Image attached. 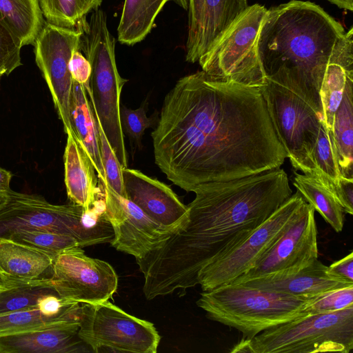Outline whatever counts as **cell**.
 <instances>
[{"mask_svg":"<svg viewBox=\"0 0 353 353\" xmlns=\"http://www.w3.org/2000/svg\"><path fill=\"white\" fill-rule=\"evenodd\" d=\"M152 138L156 164L187 192L280 168L287 158L260 88L203 71L166 94Z\"/></svg>","mask_w":353,"mask_h":353,"instance_id":"1","label":"cell"},{"mask_svg":"<svg viewBox=\"0 0 353 353\" xmlns=\"http://www.w3.org/2000/svg\"><path fill=\"white\" fill-rule=\"evenodd\" d=\"M192 192L187 221L136 259L148 300L198 285L206 265L241 244L292 194L281 168L201 183Z\"/></svg>","mask_w":353,"mask_h":353,"instance_id":"2","label":"cell"},{"mask_svg":"<svg viewBox=\"0 0 353 353\" xmlns=\"http://www.w3.org/2000/svg\"><path fill=\"white\" fill-rule=\"evenodd\" d=\"M343 26L319 6L292 0L267 10L256 42L266 77L288 79L323 117L320 90Z\"/></svg>","mask_w":353,"mask_h":353,"instance_id":"3","label":"cell"},{"mask_svg":"<svg viewBox=\"0 0 353 353\" xmlns=\"http://www.w3.org/2000/svg\"><path fill=\"white\" fill-rule=\"evenodd\" d=\"M20 230L54 232L73 237L81 248L111 243L114 230L103 197L86 209L72 203L54 205L41 195L8 192L0 206V236Z\"/></svg>","mask_w":353,"mask_h":353,"instance_id":"4","label":"cell"},{"mask_svg":"<svg viewBox=\"0 0 353 353\" xmlns=\"http://www.w3.org/2000/svg\"><path fill=\"white\" fill-rule=\"evenodd\" d=\"M315 298L229 283L203 292L196 305L210 320L235 328L243 338L251 339L265 330L309 315L305 307Z\"/></svg>","mask_w":353,"mask_h":353,"instance_id":"5","label":"cell"},{"mask_svg":"<svg viewBox=\"0 0 353 353\" xmlns=\"http://www.w3.org/2000/svg\"><path fill=\"white\" fill-rule=\"evenodd\" d=\"M81 50L91 66L89 82L84 85L90 105L121 166L128 168L119 117L121 93L128 80L117 70L115 40L109 31L106 14L101 8L92 12L83 30Z\"/></svg>","mask_w":353,"mask_h":353,"instance_id":"6","label":"cell"},{"mask_svg":"<svg viewBox=\"0 0 353 353\" xmlns=\"http://www.w3.org/2000/svg\"><path fill=\"white\" fill-rule=\"evenodd\" d=\"M353 349V304L333 312L309 314L243 338L230 352L349 353Z\"/></svg>","mask_w":353,"mask_h":353,"instance_id":"7","label":"cell"},{"mask_svg":"<svg viewBox=\"0 0 353 353\" xmlns=\"http://www.w3.org/2000/svg\"><path fill=\"white\" fill-rule=\"evenodd\" d=\"M265 80L260 89L286 157L295 170L315 175L312 152L323 117L288 79Z\"/></svg>","mask_w":353,"mask_h":353,"instance_id":"8","label":"cell"},{"mask_svg":"<svg viewBox=\"0 0 353 353\" xmlns=\"http://www.w3.org/2000/svg\"><path fill=\"white\" fill-rule=\"evenodd\" d=\"M266 12L261 5L249 6L198 62L202 71L215 79L262 87L266 80L256 42Z\"/></svg>","mask_w":353,"mask_h":353,"instance_id":"9","label":"cell"},{"mask_svg":"<svg viewBox=\"0 0 353 353\" xmlns=\"http://www.w3.org/2000/svg\"><path fill=\"white\" fill-rule=\"evenodd\" d=\"M78 335L94 352L156 353L161 339L152 323L109 301L81 304Z\"/></svg>","mask_w":353,"mask_h":353,"instance_id":"10","label":"cell"},{"mask_svg":"<svg viewBox=\"0 0 353 353\" xmlns=\"http://www.w3.org/2000/svg\"><path fill=\"white\" fill-rule=\"evenodd\" d=\"M305 202L296 191L241 244L206 265L198 275L203 292L229 284L245 273L281 236Z\"/></svg>","mask_w":353,"mask_h":353,"instance_id":"11","label":"cell"},{"mask_svg":"<svg viewBox=\"0 0 353 353\" xmlns=\"http://www.w3.org/2000/svg\"><path fill=\"white\" fill-rule=\"evenodd\" d=\"M82 34L79 29L46 21L33 44L36 63L48 85L65 134L73 132L70 118L73 79L69 63L73 52L80 50Z\"/></svg>","mask_w":353,"mask_h":353,"instance_id":"12","label":"cell"},{"mask_svg":"<svg viewBox=\"0 0 353 353\" xmlns=\"http://www.w3.org/2000/svg\"><path fill=\"white\" fill-rule=\"evenodd\" d=\"M51 278L61 298L80 304L108 301L118 287L114 268L106 261L88 256L79 246L55 256Z\"/></svg>","mask_w":353,"mask_h":353,"instance_id":"13","label":"cell"},{"mask_svg":"<svg viewBox=\"0 0 353 353\" xmlns=\"http://www.w3.org/2000/svg\"><path fill=\"white\" fill-rule=\"evenodd\" d=\"M314 208L305 202L284 232L248 270L230 283L272 274H288L318 259L317 230Z\"/></svg>","mask_w":353,"mask_h":353,"instance_id":"14","label":"cell"},{"mask_svg":"<svg viewBox=\"0 0 353 353\" xmlns=\"http://www.w3.org/2000/svg\"><path fill=\"white\" fill-rule=\"evenodd\" d=\"M248 6V0H188L185 60L199 62Z\"/></svg>","mask_w":353,"mask_h":353,"instance_id":"15","label":"cell"},{"mask_svg":"<svg viewBox=\"0 0 353 353\" xmlns=\"http://www.w3.org/2000/svg\"><path fill=\"white\" fill-rule=\"evenodd\" d=\"M122 175L127 199L153 221L173 231L187 221V205L169 186L134 169L123 168Z\"/></svg>","mask_w":353,"mask_h":353,"instance_id":"16","label":"cell"},{"mask_svg":"<svg viewBox=\"0 0 353 353\" xmlns=\"http://www.w3.org/2000/svg\"><path fill=\"white\" fill-rule=\"evenodd\" d=\"M121 218L112 225L110 244L117 250L140 259L157 248L174 231L153 221L137 205L120 196Z\"/></svg>","mask_w":353,"mask_h":353,"instance_id":"17","label":"cell"},{"mask_svg":"<svg viewBox=\"0 0 353 353\" xmlns=\"http://www.w3.org/2000/svg\"><path fill=\"white\" fill-rule=\"evenodd\" d=\"M235 283L306 299L315 298L332 290L353 285V283L331 274L328 270V266L318 259L294 273L268 275Z\"/></svg>","mask_w":353,"mask_h":353,"instance_id":"18","label":"cell"},{"mask_svg":"<svg viewBox=\"0 0 353 353\" xmlns=\"http://www.w3.org/2000/svg\"><path fill=\"white\" fill-rule=\"evenodd\" d=\"M80 321L57 327L0 336V353L85 352L78 335Z\"/></svg>","mask_w":353,"mask_h":353,"instance_id":"19","label":"cell"},{"mask_svg":"<svg viewBox=\"0 0 353 353\" xmlns=\"http://www.w3.org/2000/svg\"><path fill=\"white\" fill-rule=\"evenodd\" d=\"M54 257L43 250L0 236V278L6 283L51 277Z\"/></svg>","mask_w":353,"mask_h":353,"instance_id":"20","label":"cell"},{"mask_svg":"<svg viewBox=\"0 0 353 353\" xmlns=\"http://www.w3.org/2000/svg\"><path fill=\"white\" fill-rule=\"evenodd\" d=\"M63 155L65 184L71 203L89 209L101 196L95 169L81 142L68 132Z\"/></svg>","mask_w":353,"mask_h":353,"instance_id":"21","label":"cell"},{"mask_svg":"<svg viewBox=\"0 0 353 353\" xmlns=\"http://www.w3.org/2000/svg\"><path fill=\"white\" fill-rule=\"evenodd\" d=\"M350 78H353L352 27L336 41L320 90L324 121L332 131L335 112L342 99L346 83Z\"/></svg>","mask_w":353,"mask_h":353,"instance_id":"22","label":"cell"},{"mask_svg":"<svg viewBox=\"0 0 353 353\" xmlns=\"http://www.w3.org/2000/svg\"><path fill=\"white\" fill-rule=\"evenodd\" d=\"M73 132L81 142L103 185L105 173L101 159L99 134L94 113L84 85L73 80L70 108Z\"/></svg>","mask_w":353,"mask_h":353,"instance_id":"23","label":"cell"},{"mask_svg":"<svg viewBox=\"0 0 353 353\" xmlns=\"http://www.w3.org/2000/svg\"><path fill=\"white\" fill-rule=\"evenodd\" d=\"M293 184L305 201L336 232L342 231L345 212L331 187L314 174L294 172Z\"/></svg>","mask_w":353,"mask_h":353,"instance_id":"24","label":"cell"},{"mask_svg":"<svg viewBox=\"0 0 353 353\" xmlns=\"http://www.w3.org/2000/svg\"><path fill=\"white\" fill-rule=\"evenodd\" d=\"M168 1L171 0H125L117 28L119 41L133 46L143 41Z\"/></svg>","mask_w":353,"mask_h":353,"instance_id":"25","label":"cell"},{"mask_svg":"<svg viewBox=\"0 0 353 353\" xmlns=\"http://www.w3.org/2000/svg\"><path fill=\"white\" fill-rule=\"evenodd\" d=\"M0 21L23 46L34 44L46 23L38 0H0Z\"/></svg>","mask_w":353,"mask_h":353,"instance_id":"26","label":"cell"},{"mask_svg":"<svg viewBox=\"0 0 353 353\" xmlns=\"http://www.w3.org/2000/svg\"><path fill=\"white\" fill-rule=\"evenodd\" d=\"M353 78L347 80L335 112L332 133L341 176L353 179Z\"/></svg>","mask_w":353,"mask_h":353,"instance_id":"27","label":"cell"},{"mask_svg":"<svg viewBox=\"0 0 353 353\" xmlns=\"http://www.w3.org/2000/svg\"><path fill=\"white\" fill-rule=\"evenodd\" d=\"M80 312L48 316L39 308H32L0 313V336L46 329L80 321Z\"/></svg>","mask_w":353,"mask_h":353,"instance_id":"28","label":"cell"},{"mask_svg":"<svg viewBox=\"0 0 353 353\" xmlns=\"http://www.w3.org/2000/svg\"><path fill=\"white\" fill-rule=\"evenodd\" d=\"M46 22L83 30L86 17L100 8L103 0H38Z\"/></svg>","mask_w":353,"mask_h":353,"instance_id":"29","label":"cell"},{"mask_svg":"<svg viewBox=\"0 0 353 353\" xmlns=\"http://www.w3.org/2000/svg\"><path fill=\"white\" fill-rule=\"evenodd\" d=\"M49 294L59 295L51 277L28 281L0 294V313L38 308Z\"/></svg>","mask_w":353,"mask_h":353,"instance_id":"30","label":"cell"},{"mask_svg":"<svg viewBox=\"0 0 353 353\" xmlns=\"http://www.w3.org/2000/svg\"><path fill=\"white\" fill-rule=\"evenodd\" d=\"M316 176L329 185L332 190L342 176L332 131L324 120L321 122L316 142L312 152Z\"/></svg>","mask_w":353,"mask_h":353,"instance_id":"31","label":"cell"},{"mask_svg":"<svg viewBox=\"0 0 353 353\" xmlns=\"http://www.w3.org/2000/svg\"><path fill=\"white\" fill-rule=\"evenodd\" d=\"M1 236L24 243L54 256L65 250L80 247L73 237L48 230H20Z\"/></svg>","mask_w":353,"mask_h":353,"instance_id":"32","label":"cell"},{"mask_svg":"<svg viewBox=\"0 0 353 353\" xmlns=\"http://www.w3.org/2000/svg\"><path fill=\"white\" fill-rule=\"evenodd\" d=\"M92 110L99 130L101 159L105 173V183L102 188L110 189L117 194L127 198L123 181V167L103 132L96 112L93 109Z\"/></svg>","mask_w":353,"mask_h":353,"instance_id":"33","label":"cell"},{"mask_svg":"<svg viewBox=\"0 0 353 353\" xmlns=\"http://www.w3.org/2000/svg\"><path fill=\"white\" fill-rule=\"evenodd\" d=\"M21 41L0 21V80L22 65Z\"/></svg>","mask_w":353,"mask_h":353,"instance_id":"34","label":"cell"},{"mask_svg":"<svg viewBox=\"0 0 353 353\" xmlns=\"http://www.w3.org/2000/svg\"><path fill=\"white\" fill-rule=\"evenodd\" d=\"M353 304V285L325 292L316 296L305 307L307 314L329 313Z\"/></svg>","mask_w":353,"mask_h":353,"instance_id":"35","label":"cell"},{"mask_svg":"<svg viewBox=\"0 0 353 353\" xmlns=\"http://www.w3.org/2000/svg\"><path fill=\"white\" fill-rule=\"evenodd\" d=\"M119 117L123 133L137 143L141 141L145 130L154 124L153 119L147 117L144 106L132 110L120 105Z\"/></svg>","mask_w":353,"mask_h":353,"instance_id":"36","label":"cell"},{"mask_svg":"<svg viewBox=\"0 0 353 353\" xmlns=\"http://www.w3.org/2000/svg\"><path fill=\"white\" fill-rule=\"evenodd\" d=\"M69 70L74 81L83 85L89 82L91 66L79 49L73 52L69 63Z\"/></svg>","mask_w":353,"mask_h":353,"instance_id":"37","label":"cell"},{"mask_svg":"<svg viewBox=\"0 0 353 353\" xmlns=\"http://www.w3.org/2000/svg\"><path fill=\"white\" fill-rule=\"evenodd\" d=\"M339 202L345 213L353 214V179L341 176L332 186Z\"/></svg>","mask_w":353,"mask_h":353,"instance_id":"38","label":"cell"},{"mask_svg":"<svg viewBox=\"0 0 353 353\" xmlns=\"http://www.w3.org/2000/svg\"><path fill=\"white\" fill-rule=\"evenodd\" d=\"M328 270L335 276L353 283V252L332 263Z\"/></svg>","mask_w":353,"mask_h":353,"instance_id":"39","label":"cell"},{"mask_svg":"<svg viewBox=\"0 0 353 353\" xmlns=\"http://www.w3.org/2000/svg\"><path fill=\"white\" fill-rule=\"evenodd\" d=\"M12 173L0 167V192H8L11 190L10 184L12 179Z\"/></svg>","mask_w":353,"mask_h":353,"instance_id":"40","label":"cell"},{"mask_svg":"<svg viewBox=\"0 0 353 353\" xmlns=\"http://www.w3.org/2000/svg\"><path fill=\"white\" fill-rule=\"evenodd\" d=\"M340 8L353 10V0H327Z\"/></svg>","mask_w":353,"mask_h":353,"instance_id":"41","label":"cell"},{"mask_svg":"<svg viewBox=\"0 0 353 353\" xmlns=\"http://www.w3.org/2000/svg\"><path fill=\"white\" fill-rule=\"evenodd\" d=\"M26 282H28V281L21 282V283H6V282L3 281L0 278V294L3 292L4 291H6V290H9L10 288H14V287L22 285V284H23V283H25Z\"/></svg>","mask_w":353,"mask_h":353,"instance_id":"42","label":"cell"},{"mask_svg":"<svg viewBox=\"0 0 353 353\" xmlns=\"http://www.w3.org/2000/svg\"><path fill=\"white\" fill-rule=\"evenodd\" d=\"M176 3L178 6L181 7L183 9L188 10V0H171Z\"/></svg>","mask_w":353,"mask_h":353,"instance_id":"43","label":"cell"},{"mask_svg":"<svg viewBox=\"0 0 353 353\" xmlns=\"http://www.w3.org/2000/svg\"><path fill=\"white\" fill-rule=\"evenodd\" d=\"M8 192L6 193L0 192V206L3 205L7 201L8 198Z\"/></svg>","mask_w":353,"mask_h":353,"instance_id":"44","label":"cell"}]
</instances>
